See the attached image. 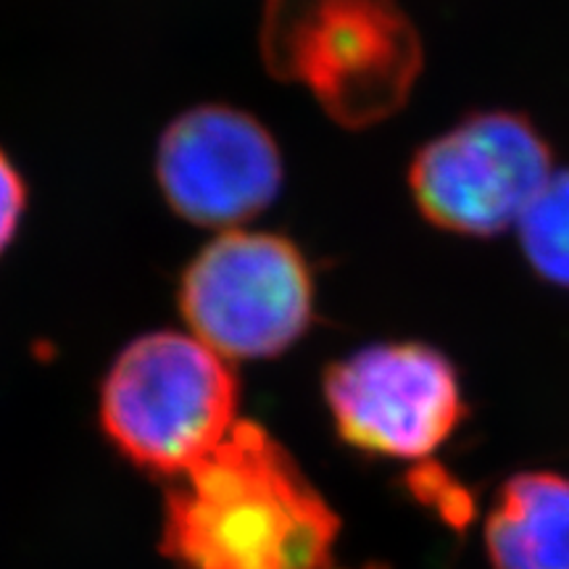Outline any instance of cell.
<instances>
[{"label":"cell","mask_w":569,"mask_h":569,"mask_svg":"<svg viewBox=\"0 0 569 569\" xmlns=\"http://www.w3.org/2000/svg\"><path fill=\"white\" fill-rule=\"evenodd\" d=\"M496 569H569V480L522 472L498 493L486 528Z\"/></svg>","instance_id":"cell-8"},{"label":"cell","mask_w":569,"mask_h":569,"mask_svg":"<svg viewBox=\"0 0 569 569\" xmlns=\"http://www.w3.org/2000/svg\"><path fill=\"white\" fill-rule=\"evenodd\" d=\"M325 401L346 443L393 459L430 457L467 411L457 369L425 343H377L336 361Z\"/></svg>","instance_id":"cell-6"},{"label":"cell","mask_w":569,"mask_h":569,"mask_svg":"<svg viewBox=\"0 0 569 569\" xmlns=\"http://www.w3.org/2000/svg\"><path fill=\"white\" fill-rule=\"evenodd\" d=\"M330 569H332V567H330Z\"/></svg>","instance_id":"cell-11"},{"label":"cell","mask_w":569,"mask_h":569,"mask_svg":"<svg viewBox=\"0 0 569 569\" xmlns=\"http://www.w3.org/2000/svg\"><path fill=\"white\" fill-rule=\"evenodd\" d=\"M156 174L180 217L232 227L264 211L280 193V148L264 127L230 106H198L161 134Z\"/></svg>","instance_id":"cell-7"},{"label":"cell","mask_w":569,"mask_h":569,"mask_svg":"<svg viewBox=\"0 0 569 569\" xmlns=\"http://www.w3.org/2000/svg\"><path fill=\"white\" fill-rule=\"evenodd\" d=\"M261 56L343 127H372L407 103L422 42L398 0H267Z\"/></svg>","instance_id":"cell-2"},{"label":"cell","mask_w":569,"mask_h":569,"mask_svg":"<svg viewBox=\"0 0 569 569\" xmlns=\"http://www.w3.org/2000/svg\"><path fill=\"white\" fill-rule=\"evenodd\" d=\"M180 309L193 336L227 361L272 359L311 325L315 282L290 240L230 230L184 269Z\"/></svg>","instance_id":"cell-4"},{"label":"cell","mask_w":569,"mask_h":569,"mask_svg":"<svg viewBox=\"0 0 569 569\" xmlns=\"http://www.w3.org/2000/svg\"><path fill=\"white\" fill-rule=\"evenodd\" d=\"M551 169L549 146L528 119L490 111L427 142L409 169V188L440 230L488 238L519 224Z\"/></svg>","instance_id":"cell-5"},{"label":"cell","mask_w":569,"mask_h":569,"mask_svg":"<svg viewBox=\"0 0 569 569\" xmlns=\"http://www.w3.org/2000/svg\"><path fill=\"white\" fill-rule=\"evenodd\" d=\"M24 203H27L24 182H21L17 167L9 161V156L0 151V253L9 248L13 234L19 230Z\"/></svg>","instance_id":"cell-10"},{"label":"cell","mask_w":569,"mask_h":569,"mask_svg":"<svg viewBox=\"0 0 569 569\" xmlns=\"http://www.w3.org/2000/svg\"><path fill=\"white\" fill-rule=\"evenodd\" d=\"M338 517L290 453L256 422L182 475L163 549L188 569H330Z\"/></svg>","instance_id":"cell-1"},{"label":"cell","mask_w":569,"mask_h":569,"mask_svg":"<svg viewBox=\"0 0 569 569\" xmlns=\"http://www.w3.org/2000/svg\"><path fill=\"white\" fill-rule=\"evenodd\" d=\"M517 227L530 267L569 288V172L551 177Z\"/></svg>","instance_id":"cell-9"},{"label":"cell","mask_w":569,"mask_h":569,"mask_svg":"<svg viewBox=\"0 0 569 569\" xmlns=\"http://www.w3.org/2000/svg\"><path fill=\"white\" fill-rule=\"evenodd\" d=\"M238 380L224 356L182 332L132 340L109 369L101 422L134 465L182 478L238 419Z\"/></svg>","instance_id":"cell-3"}]
</instances>
